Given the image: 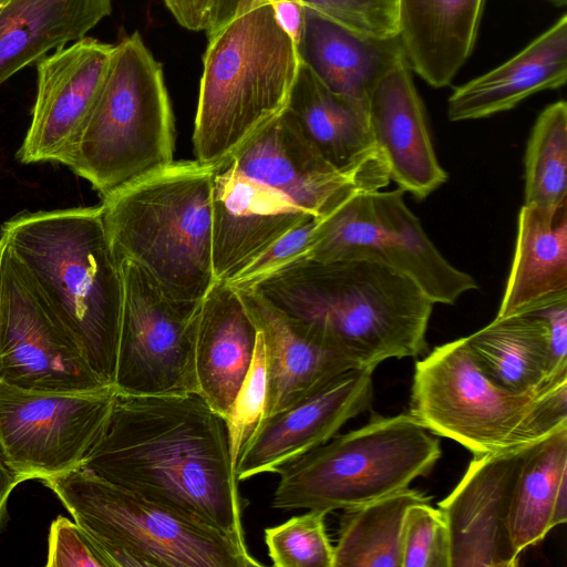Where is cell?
<instances>
[{
  "instance_id": "2e32d148",
  "label": "cell",
  "mask_w": 567,
  "mask_h": 567,
  "mask_svg": "<svg viewBox=\"0 0 567 567\" xmlns=\"http://www.w3.org/2000/svg\"><path fill=\"white\" fill-rule=\"evenodd\" d=\"M228 159L247 177L280 192L319 218L357 193L386 187L377 179L334 169L305 137L287 109Z\"/></svg>"
},
{
  "instance_id": "4dcf8cb0",
  "label": "cell",
  "mask_w": 567,
  "mask_h": 567,
  "mask_svg": "<svg viewBox=\"0 0 567 567\" xmlns=\"http://www.w3.org/2000/svg\"><path fill=\"white\" fill-rule=\"evenodd\" d=\"M525 205L555 213L567 205V104L557 101L537 117L525 152Z\"/></svg>"
},
{
  "instance_id": "f6af8a7d",
  "label": "cell",
  "mask_w": 567,
  "mask_h": 567,
  "mask_svg": "<svg viewBox=\"0 0 567 567\" xmlns=\"http://www.w3.org/2000/svg\"><path fill=\"white\" fill-rule=\"evenodd\" d=\"M8 0H0V10L7 3Z\"/></svg>"
},
{
  "instance_id": "836d02e7",
  "label": "cell",
  "mask_w": 567,
  "mask_h": 567,
  "mask_svg": "<svg viewBox=\"0 0 567 567\" xmlns=\"http://www.w3.org/2000/svg\"><path fill=\"white\" fill-rule=\"evenodd\" d=\"M266 403L265 347L258 332L254 358L225 419L231 462L235 466L264 419Z\"/></svg>"
},
{
  "instance_id": "5b68a950",
  "label": "cell",
  "mask_w": 567,
  "mask_h": 567,
  "mask_svg": "<svg viewBox=\"0 0 567 567\" xmlns=\"http://www.w3.org/2000/svg\"><path fill=\"white\" fill-rule=\"evenodd\" d=\"M207 38L193 145L196 161L216 166L287 107L300 61L271 3Z\"/></svg>"
},
{
  "instance_id": "74e56055",
  "label": "cell",
  "mask_w": 567,
  "mask_h": 567,
  "mask_svg": "<svg viewBox=\"0 0 567 567\" xmlns=\"http://www.w3.org/2000/svg\"><path fill=\"white\" fill-rule=\"evenodd\" d=\"M530 313L543 323L549 379L567 373V300Z\"/></svg>"
},
{
  "instance_id": "44dd1931",
  "label": "cell",
  "mask_w": 567,
  "mask_h": 567,
  "mask_svg": "<svg viewBox=\"0 0 567 567\" xmlns=\"http://www.w3.org/2000/svg\"><path fill=\"white\" fill-rule=\"evenodd\" d=\"M286 109L334 169L389 185V168L373 142L367 102L334 93L300 62Z\"/></svg>"
},
{
  "instance_id": "f35d334b",
  "label": "cell",
  "mask_w": 567,
  "mask_h": 567,
  "mask_svg": "<svg viewBox=\"0 0 567 567\" xmlns=\"http://www.w3.org/2000/svg\"><path fill=\"white\" fill-rule=\"evenodd\" d=\"M276 1L280 0H210L205 32L209 35L238 16Z\"/></svg>"
},
{
  "instance_id": "ba28073f",
  "label": "cell",
  "mask_w": 567,
  "mask_h": 567,
  "mask_svg": "<svg viewBox=\"0 0 567 567\" xmlns=\"http://www.w3.org/2000/svg\"><path fill=\"white\" fill-rule=\"evenodd\" d=\"M441 455L436 435L410 413L374 415L280 467L271 507L354 508L427 476Z\"/></svg>"
},
{
  "instance_id": "6da1fadb",
  "label": "cell",
  "mask_w": 567,
  "mask_h": 567,
  "mask_svg": "<svg viewBox=\"0 0 567 567\" xmlns=\"http://www.w3.org/2000/svg\"><path fill=\"white\" fill-rule=\"evenodd\" d=\"M79 467L246 545L226 422L197 393L115 391L103 432Z\"/></svg>"
},
{
  "instance_id": "1f68e13d",
  "label": "cell",
  "mask_w": 567,
  "mask_h": 567,
  "mask_svg": "<svg viewBox=\"0 0 567 567\" xmlns=\"http://www.w3.org/2000/svg\"><path fill=\"white\" fill-rule=\"evenodd\" d=\"M328 513L308 509L265 529V543L277 567H333L334 549L326 529Z\"/></svg>"
},
{
  "instance_id": "d4e9b609",
  "label": "cell",
  "mask_w": 567,
  "mask_h": 567,
  "mask_svg": "<svg viewBox=\"0 0 567 567\" xmlns=\"http://www.w3.org/2000/svg\"><path fill=\"white\" fill-rule=\"evenodd\" d=\"M485 0H396L405 58L434 87L451 83L470 56Z\"/></svg>"
},
{
  "instance_id": "f1b7e54d",
  "label": "cell",
  "mask_w": 567,
  "mask_h": 567,
  "mask_svg": "<svg viewBox=\"0 0 567 567\" xmlns=\"http://www.w3.org/2000/svg\"><path fill=\"white\" fill-rule=\"evenodd\" d=\"M486 375L514 393H534L550 379L543 323L533 313L495 318L466 337Z\"/></svg>"
},
{
  "instance_id": "30bf717a",
  "label": "cell",
  "mask_w": 567,
  "mask_h": 567,
  "mask_svg": "<svg viewBox=\"0 0 567 567\" xmlns=\"http://www.w3.org/2000/svg\"><path fill=\"white\" fill-rule=\"evenodd\" d=\"M306 258L380 264L411 279L434 305H453L477 289L475 279L435 247L400 188L352 195L321 218Z\"/></svg>"
},
{
  "instance_id": "7a4b0ae2",
  "label": "cell",
  "mask_w": 567,
  "mask_h": 567,
  "mask_svg": "<svg viewBox=\"0 0 567 567\" xmlns=\"http://www.w3.org/2000/svg\"><path fill=\"white\" fill-rule=\"evenodd\" d=\"M248 289L360 367L427 348L434 303L411 279L380 264L300 258Z\"/></svg>"
},
{
  "instance_id": "52a82bcc",
  "label": "cell",
  "mask_w": 567,
  "mask_h": 567,
  "mask_svg": "<svg viewBox=\"0 0 567 567\" xmlns=\"http://www.w3.org/2000/svg\"><path fill=\"white\" fill-rule=\"evenodd\" d=\"M107 567H257L247 546L193 517L75 467L42 480Z\"/></svg>"
},
{
  "instance_id": "5bb4252c",
  "label": "cell",
  "mask_w": 567,
  "mask_h": 567,
  "mask_svg": "<svg viewBox=\"0 0 567 567\" xmlns=\"http://www.w3.org/2000/svg\"><path fill=\"white\" fill-rule=\"evenodd\" d=\"M115 44L84 37L37 62L31 123L17 152L23 164H66L104 83Z\"/></svg>"
},
{
  "instance_id": "7c38bea8",
  "label": "cell",
  "mask_w": 567,
  "mask_h": 567,
  "mask_svg": "<svg viewBox=\"0 0 567 567\" xmlns=\"http://www.w3.org/2000/svg\"><path fill=\"white\" fill-rule=\"evenodd\" d=\"M113 386L91 392L33 391L0 382V456L20 481L79 467L103 432Z\"/></svg>"
},
{
  "instance_id": "cb8c5ba5",
  "label": "cell",
  "mask_w": 567,
  "mask_h": 567,
  "mask_svg": "<svg viewBox=\"0 0 567 567\" xmlns=\"http://www.w3.org/2000/svg\"><path fill=\"white\" fill-rule=\"evenodd\" d=\"M567 80V16L496 69L458 86L447 102L453 122L507 111L527 96Z\"/></svg>"
},
{
  "instance_id": "603a6c76",
  "label": "cell",
  "mask_w": 567,
  "mask_h": 567,
  "mask_svg": "<svg viewBox=\"0 0 567 567\" xmlns=\"http://www.w3.org/2000/svg\"><path fill=\"white\" fill-rule=\"evenodd\" d=\"M296 49L299 61L328 89L363 102L379 79L405 56L398 35L364 34L305 7Z\"/></svg>"
},
{
  "instance_id": "d590c367",
  "label": "cell",
  "mask_w": 567,
  "mask_h": 567,
  "mask_svg": "<svg viewBox=\"0 0 567 567\" xmlns=\"http://www.w3.org/2000/svg\"><path fill=\"white\" fill-rule=\"evenodd\" d=\"M320 220L321 218L312 216L300 223L252 260L228 284L237 289L249 288L277 269L297 259L306 258L315 243Z\"/></svg>"
},
{
  "instance_id": "f546056e",
  "label": "cell",
  "mask_w": 567,
  "mask_h": 567,
  "mask_svg": "<svg viewBox=\"0 0 567 567\" xmlns=\"http://www.w3.org/2000/svg\"><path fill=\"white\" fill-rule=\"evenodd\" d=\"M430 501L424 493L405 487L343 511L333 567H401L406 512Z\"/></svg>"
},
{
  "instance_id": "484cf974",
  "label": "cell",
  "mask_w": 567,
  "mask_h": 567,
  "mask_svg": "<svg viewBox=\"0 0 567 567\" xmlns=\"http://www.w3.org/2000/svg\"><path fill=\"white\" fill-rule=\"evenodd\" d=\"M567 300V205L549 213L520 207L505 291L495 318L534 312Z\"/></svg>"
},
{
  "instance_id": "e575fe53",
  "label": "cell",
  "mask_w": 567,
  "mask_h": 567,
  "mask_svg": "<svg viewBox=\"0 0 567 567\" xmlns=\"http://www.w3.org/2000/svg\"><path fill=\"white\" fill-rule=\"evenodd\" d=\"M358 32L386 38L398 35L396 0H297Z\"/></svg>"
},
{
  "instance_id": "3957f363",
  "label": "cell",
  "mask_w": 567,
  "mask_h": 567,
  "mask_svg": "<svg viewBox=\"0 0 567 567\" xmlns=\"http://www.w3.org/2000/svg\"><path fill=\"white\" fill-rule=\"evenodd\" d=\"M0 235L92 370L113 386L123 280L101 205L23 210L1 225Z\"/></svg>"
},
{
  "instance_id": "4316f807",
  "label": "cell",
  "mask_w": 567,
  "mask_h": 567,
  "mask_svg": "<svg viewBox=\"0 0 567 567\" xmlns=\"http://www.w3.org/2000/svg\"><path fill=\"white\" fill-rule=\"evenodd\" d=\"M112 0H8L0 10V85L50 51L83 39Z\"/></svg>"
},
{
  "instance_id": "ab89813d",
  "label": "cell",
  "mask_w": 567,
  "mask_h": 567,
  "mask_svg": "<svg viewBox=\"0 0 567 567\" xmlns=\"http://www.w3.org/2000/svg\"><path fill=\"white\" fill-rule=\"evenodd\" d=\"M164 3L182 27L205 31L210 0H164Z\"/></svg>"
},
{
  "instance_id": "83f0119b",
  "label": "cell",
  "mask_w": 567,
  "mask_h": 567,
  "mask_svg": "<svg viewBox=\"0 0 567 567\" xmlns=\"http://www.w3.org/2000/svg\"><path fill=\"white\" fill-rule=\"evenodd\" d=\"M567 520V426L538 441L517 474L509 532L515 550L542 542Z\"/></svg>"
},
{
  "instance_id": "ac0fdd59",
  "label": "cell",
  "mask_w": 567,
  "mask_h": 567,
  "mask_svg": "<svg viewBox=\"0 0 567 567\" xmlns=\"http://www.w3.org/2000/svg\"><path fill=\"white\" fill-rule=\"evenodd\" d=\"M312 216L280 192L240 173L229 159L217 164L212 190L216 281H231L280 237Z\"/></svg>"
},
{
  "instance_id": "277c9868",
  "label": "cell",
  "mask_w": 567,
  "mask_h": 567,
  "mask_svg": "<svg viewBox=\"0 0 567 567\" xmlns=\"http://www.w3.org/2000/svg\"><path fill=\"white\" fill-rule=\"evenodd\" d=\"M215 166L196 159L165 168L102 198L120 264L140 266L171 298L200 302L216 282L212 256Z\"/></svg>"
},
{
  "instance_id": "8992f818",
  "label": "cell",
  "mask_w": 567,
  "mask_h": 567,
  "mask_svg": "<svg viewBox=\"0 0 567 567\" xmlns=\"http://www.w3.org/2000/svg\"><path fill=\"white\" fill-rule=\"evenodd\" d=\"M173 162L174 116L163 69L135 31L115 44L65 166L103 198Z\"/></svg>"
},
{
  "instance_id": "7402d4cb",
  "label": "cell",
  "mask_w": 567,
  "mask_h": 567,
  "mask_svg": "<svg viewBox=\"0 0 567 567\" xmlns=\"http://www.w3.org/2000/svg\"><path fill=\"white\" fill-rule=\"evenodd\" d=\"M257 336L237 289L216 281L199 307L195 372L197 394L224 420L250 368Z\"/></svg>"
},
{
  "instance_id": "ffe728a7",
  "label": "cell",
  "mask_w": 567,
  "mask_h": 567,
  "mask_svg": "<svg viewBox=\"0 0 567 567\" xmlns=\"http://www.w3.org/2000/svg\"><path fill=\"white\" fill-rule=\"evenodd\" d=\"M237 291L264 341V419L289 408L336 375L361 368L349 355L321 340L255 290L246 288Z\"/></svg>"
},
{
  "instance_id": "d6986e66",
  "label": "cell",
  "mask_w": 567,
  "mask_h": 567,
  "mask_svg": "<svg viewBox=\"0 0 567 567\" xmlns=\"http://www.w3.org/2000/svg\"><path fill=\"white\" fill-rule=\"evenodd\" d=\"M410 70L403 56L379 79L367 100L368 120L390 179L423 199L447 179V174L436 157Z\"/></svg>"
},
{
  "instance_id": "ee69618b",
  "label": "cell",
  "mask_w": 567,
  "mask_h": 567,
  "mask_svg": "<svg viewBox=\"0 0 567 567\" xmlns=\"http://www.w3.org/2000/svg\"><path fill=\"white\" fill-rule=\"evenodd\" d=\"M550 1L557 6H564L566 3V0H550Z\"/></svg>"
},
{
  "instance_id": "9a60e30c",
  "label": "cell",
  "mask_w": 567,
  "mask_h": 567,
  "mask_svg": "<svg viewBox=\"0 0 567 567\" xmlns=\"http://www.w3.org/2000/svg\"><path fill=\"white\" fill-rule=\"evenodd\" d=\"M536 442L474 455L454 489L439 502L450 534L451 567L519 564L509 513L517 474Z\"/></svg>"
},
{
  "instance_id": "4fadbf2b",
  "label": "cell",
  "mask_w": 567,
  "mask_h": 567,
  "mask_svg": "<svg viewBox=\"0 0 567 567\" xmlns=\"http://www.w3.org/2000/svg\"><path fill=\"white\" fill-rule=\"evenodd\" d=\"M0 382L24 390L58 392L112 386L92 370L7 243L0 280Z\"/></svg>"
},
{
  "instance_id": "7bdbcfd3",
  "label": "cell",
  "mask_w": 567,
  "mask_h": 567,
  "mask_svg": "<svg viewBox=\"0 0 567 567\" xmlns=\"http://www.w3.org/2000/svg\"><path fill=\"white\" fill-rule=\"evenodd\" d=\"M4 248H6V239L3 236L0 235V280H1V265H2V257H3Z\"/></svg>"
},
{
  "instance_id": "60d3db41",
  "label": "cell",
  "mask_w": 567,
  "mask_h": 567,
  "mask_svg": "<svg viewBox=\"0 0 567 567\" xmlns=\"http://www.w3.org/2000/svg\"><path fill=\"white\" fill-rule=\"evenodd\" d=\"M271 6L278 24L297 44L303 24V7L296 0H280Z\"/></svg>"
},
{
  "instance_id": "d6a6232c",
  "label": "cell",
  "mask_w": 567,
  "mask_h": 567,
  "mask_svg": "<svg viewBox=\"0 0 567 567\" xmlns=\"http://www.w3.org/2000/svg\"><path fill=\"white\" fill-rule=\"evenodd\" d=\"M401 567H451L450 534L440 508L412 505L402 533Z\"/></svg>"
},
{
  "instance_id": "b9f144b4",
  "label": "cell",
  "mask_w": 567,
  "mask_h": 567,
  "mask_svg": "<svg viewBox=\"0 0 567 567\" xmlns=\"http://www.w3.org/2000/svg\"><path fill=\"white\" fill-rule=\"evenodd\" d=\"M21 482L7 467L0 456V528L7 516V506L11 492Z\"/></svg>"
},
{
  "instance_id": "9c48e42d",
  "label": "cell",
  "mask_w": 567,
  "mask_h": 567,
  "mask_svg": "<svg viewBox=\"0 0 567 567\" xmlns=\"http://www.w3.org/2000/svg\"><path fill=\"white\" fill-rule=\"evenodd\" d=\"M540 389L514 393L497 385L464 337L415 363L409 413L434 435L457 442L473 456L484 455L546 437L535 421Z\"/></svg>"
},
{
  "instance_id": "e0dca14e",
  "label": "cell",
  "mask_w": 567,
  "mask_h": 567,
  "mask_svg": "<svg viewBox=\"0 0 567 567\" xmlns=\"http://www.w3.org/2000/svg\"><path fill=\"white\" fill-rule=\"evenodd\" d=\"M374 367L347 370L260 422L237 466L238 482L277 471L326 443L373 399Z\"/></svg>"
},
{
  "instance_id": "8fae6325",
  "label": "cell",
  "mask_w": 567,
  "mask_h": 567,
  "mask_svg": "<svg viewBox=\"0 0 567 567\" xmlns=\"http://www.w3.org/2000/svg\"><path fill=\"white\" fill-rule=\"evenodd\" d=\"M123 308L113 388L130 395L197 393L195 338L200 302L168 297L122 260Z\"/></svg>"
},
{
  "instance_id": "8d00e7d4",
  "label": "cell",
  "mask_w": 567,
  "mask_h": 567,
  "mask_svg": "<svg viewBox=\"0 0 567 567\" xmlns=\"http://www.w3.org/2000/svg\"><path fill=\"white\" fill-rule=\"evenodd\" d=\"M48 549V567H107L86 532L61 515L50 526Z\"/></svg>"
}]
</instances>
